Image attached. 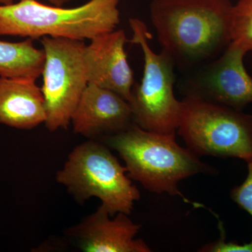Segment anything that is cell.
I'll list each match as a JSON object with an SVG mask.
<instances>
[{
    "mask_svg": "<svg viewBox=\"0 0 252 252\" xmlns=\"http://www.w3.org/2000/svg\"><path fill=\"white\" fill-rule=\"evenodd\" d=\"M233 6L230 0H153L149 11L162 50L187 72L229 46Z\"/></svg>",
    "mask_w": 252,
    "mask_h": 252,
    "instance_id": "6da1fadb",
    "label": "cell"
},
{
    "mask_svg": "<svg viewBox=\"0 0 252 252\" xmlns=\"http://www.w3.org/2000/svg\"><path fill=\"white\" fill-rule=\"evenodd\" d=\"M101 138L122 158L130 178L149 191L179 195L186 203L192 204L179 190V182L196 174L213 172L198 156L177 144L175 132L158 133L132 124L125 130Z\"/></svg>",
    "mask_w": 252,
    "mask_h": 252,
    "instance_id": "7a4b0ae2",
    "label": "cell"
},
{
    "mask_svg": "<svg viewBox=\"0 0 252 252\" xmlns=\"http://www.w3.org/2000/svg\"><path fill=\"white\" fill-rule=\"evenodd\" d=\"M119 4V0H90L68 9L20 0L0 5V35L91 40L116 30L120 23Z\"/></svg>",
    "mask_w": 252,
    "mask_h": 252,
    "instance_id": "3957f363",
    "label": "cell"
},
{
    "mask_svg": "<svg viewBox=\"0 0 252 252\" xmlns=\"http://www.w3.org/2000/svg\"><path fill=\"white\" fill-rule=\"evenodd\" d=\"M109 147L102 142L89 141L79 144L68 156L56 180L79 203L98 198L109 215H130L140 200L138 189L126 175Z\"/></svg>",
    "mask_w": 252,
    "mask_h": 252,
    "instance_id": "277c9868",
    "label": "cell"
},
{
    "mask_svg": "<svg viewBox=\"0 0 252 252\" xmlns=\"http://www.w3.org/2000/svg\"><path fill=\"white\" fill-rule=\"evenodd\" d=\"M129 23L132 32L130 41L140 46L144 56L143 77L140 84H134L128 102L134 124L158 133L176 132L182 104L174 94L175 63L164 50L156 54L150 47V34L143 21L131 18Z\"/></svg>",
    "mask_w": 252,
    "mask_h": 252,
    "instance_id": "5b68a950",
    "label": "cell"
},
{
    "mask_svg": "<svg viewBox=\"0 0 252 252\" xmlns=\"http://www.w3.org/2000/svg\"><path fill=\"white\" fill-rule=\"evenodd\" d=\"M179 135L197 156L252 160V116L210 101L185 96Z\"/></svg>",
    "mask_w": 252,
    "mask_h": 252,
    "instance_id": "8992f818",
    "label": "cell"
},
{
    "mask_svg": "<svg viewBox=\"0 0 252 252\" xmlns=\"http://www.w3.org/2000/svg\"><path fill=\"white\" fill-rule=\"evenodd\" d=\"M45 54L43 86L46 112L44 124L54 132L67 128L72 114L89 84L84 41L44 36Z\"/></svg>",
    "mask_w": 252,
    "mask_h": 252,
    "instance_id": "52a82bcc",
    "label": "cell"
},
{
    "mask_svg": "<svg viewBox=\"0 0 252 252\" xmlns=\"http://www.w3.org/2000/svg\"><path fill=\"white\" fill-rule=\"evenodd\" d=\"M247 53L230 43L216 59L187 72L179 83L180 92L241 111L252 102V78L243 61Z\"/></svg>",
    "mask_w": 252,
    "mask_h": 252,
    "instance_id": "ba28073f",
    "label": "cell"
},
{
    "mask_svg": "<svg viewBox=\"0 0 252 252\" xmlns=\"http://www.w3.org/2000/svg\"><path fill=\"white\" fill-rule=\"evenodd\" d=\"M101 205L95 212L77 225L66 228L64 234L75 242L84 252H149L145 242L135 237L140 225L126 215L119 212L111 219Z\"/></svg>",
    "mask_w": 252,
    "mask_h": 252,
    "instance_id": "9c48e42d",
    "label": "cell"
},
{
    "mask_svg": "<svg viewBox=\"0 0 252 252\" xmlns=\"http://www.w3.org/2000/svg\"><path fill=\"white\" fill-rule=\"evenodd\" d=\"M90 41L84 51L89 84L114 91L129 102L134 77L126 54L125 31L114 30Z\"/></svg>",
    "mask_w": 252,
    "mask_h": 252,
    "instance_id": "30bf717a",
    "label": "cell"
},
{
    "mask_svg": "<svg viewBox=\"0 0 252 252\" xmlns=\"http://www.w3.org/2000/svg\"><path fill=\"white\" fill-rule=\"evenodd\" d=\"M71 123L75 133L89 138L114 135L134 124L129 102L117 93L88 84Z\"/></svg>",
    "mask_w": 252,
    "mask_h": 252,
    "instance_id": "8fae6325",
    "label": "cell"
},
{
    "mask_svg": "<svg viewBox=\"0 0 252 252\" xmlns=\"http://www.w3.org/2000/svg\"><path fill=\"white\" fill-rule=\"evenodd\" d=\"M46 120L44 95L35 80L0 77V124L30 130Z\"/></svg>",
    "mask_w": 252,
    "mask_h": 252,
    "instance_id": "7c38bea8",
    "label": "cell"
},
{
    "mask_svg": "<svg viewBox=\"0 0 252 252\" xmlns=\"http://www.w3.org/2000/svg\"><path fill=\"white\" fill-rule=\"evenodd\" d=\"M33 41L31 38L20 42L0 41V77L36 81L42 75L45 54Z\"/></svg>",
    "mask_w": 252,
    "mask_h": 252,
    "instance_id": "4fadbf2b",
    "label": "cell"
},
{
    "mask_svg": "<svg viewBox=\"0 0 252 252\" xmlns=\"http://www.w3.org/2000/svg\"><path fill=\"white\" fill-rule=\"evenodd\" d=\"M230 34L231 42L252 52V0H238L233 4Z\"/></svg>",
    "mask_w": 252,
    "mask_h": 252,
    "instance_id": "5bb4252c",
    "label": "cell"
},
{
    "mask_svg": "<svg viewBox=\"0 0 252 252\" xmlns=\"http://www.w3.org/2000/svg\"><path fill=\"white\" fill-rule=\"evenodd\" d=\"M248 162V175L246 180L232 190L231 198L239 206L252 217V160Z\"/></svg>",
    "mask_w": 252,
    "mask_h": 252,
    "instance_id": "9a60e30c",
    "label": "cell"
},
{
    "mask_svg": "<svg viewBox=\"0 0 252 252\" xmlns=\"http://www.w3.org/2000/svg\"><path fill=\"white\" fill-rule=\"evenodd\" d=\"M202 252H252V240L250 243L239 245L238 243H225L224 238H220L215 243L205 245Z\"/></svg>",
    "mask_w": 252,
    "mask_h": 252,
    "instance_id": "2e32d148",
    "label": "cell"
},
{
    "mask_svg": "<svg viewBox=\"0 0 252 252\" xmlns=\"http://www.w3.org/2000/svg\"><path fill=\"white\" fill-rule=\"evenodd\" d=\"M49 1L54 6H63V5L70 2V1H74V0H49Z\"/></svg>",
    "mask_w": 252,
    "mask_h": 252,
    "instance_id": "e0dca14e",
    "label": "cell"
},
{
    "mask_svg": "<svg viewBox=\"0 0 252 252\" xmlns=\"http://www.w3.org/2000/svg\"><path fill=\"white\" fill-rule=\"evenodd\" d=\"M14 0H0V5H9L13 4Z\"/></svg>",
    "mask_w": 252,
    "mask_h": 252,
    "instance_id": "ac0fdd59",
    "label": "cell"
}]
</instances>
